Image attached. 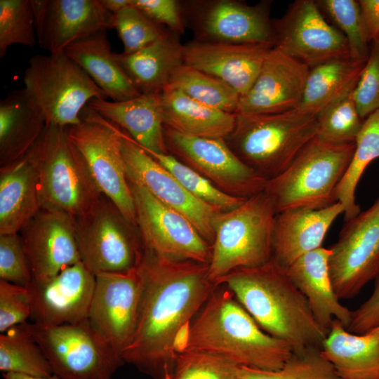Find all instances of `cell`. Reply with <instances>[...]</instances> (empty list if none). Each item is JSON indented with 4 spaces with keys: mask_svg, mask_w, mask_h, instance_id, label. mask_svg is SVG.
Returning a JSON list of instances; mask_svg holds the SVG:
<instances>
[{
    "mask_svg": "<svg viewBox=\"0 0 379 379\" xmlns=\"http://www.w3.org/2000/svg\"><path fill=\"white\" fill-rule=\"evenodd\" d=\"M144 289L136 328L125 363L153 379H166L192 319L218 285L208 264L169 261L146 249L137 265Z\"/></svg>",
    "mask_w": 379,
    "mask_h": 379,
    "instance_id": "cell-1",
    "label": "cell"
},
{
    "mask_svg": "<svg viewBox=\"0 0 379 379\" xmlns=\"http://www.w3.org/2000/svg\"><path fill=\"white\" fill-rule=\"evenodd\" d=\"M268 334L286 342L293 352L321 347L327 333L316 321L305 296L286 270L271 260L234 270L218 279Z\"/></svg>",
    "mask_w": 379,
    "mask_h": 379,
    "instance_id": "cell-2",
    "label": "cell"
},
{
    "mask_svg": "<svg viewBox=\"0 0 379 379\" xmlns=\"http://www.w3.org/2000/svg\"><path fill=\"white\" fill-rule=\"evenodd\" d=\"M183 350L263 371L280 369L293 352L286 342L264 331L225 285H218L189 326L178 351Z\"/></svg>",
    "mask_w": 379,
    "mask_h": 379,
    "instance_id": "cell-3",
    "label": "cell"
},
{
    "mask_svg": "<svg viewBox=\"0 0 379 379\" xmlns=\"http://www.w3.org/2000/svg\"><path fill=\"white\" fill-rule=\"evenodd\" d=\"M317 133V115L299 108L277 114H236L225 138L232 152L265 180L281 173Z\"/></svg>",
    "mask_w": 379,
    "mask_h": 379,
    "instance_id": "cell-4",
    "label": "cell"
},
{
    "mask_svg": "<svg viewBox=\"0 0 379 379\" xmlns=\"http://www.w3.org/2000/svg\"><path fill=\"white\" fill-rule=\"evenodd\" d=\"M354 143L335 144L315 136L281 173L267 181L264 192L276 213L320 209L337 202L335 192L350 163Z\"/></svg>",
    "mask_w": 379,
    "mask_h": 379,
    "instance_id": "cell-5",
    "label": "cell"
},
{
    "mask_svg": "<svg viewBox=\"0 0 379 379\" xmlns=\"http://www.w3.org/2000/svg\"><path fill=\"white\" fill-rule=\"evenodd\" d=\"M276 214L262 192L213 217L214 240L208 264V277L213 282L234 270L259 267L272 260Z\"/></svg>",
    "mask_w": 379,
    "mask_h": 379,
    "instance_id": "cell-6",
    "label": "cell"
},
{
    "mask_svg": "<svg viewBox=\"0 0 379 379\" xmlns=\"http://www.w3.org/2000/svg\"><path fill=\"white\" fill-rule=\"evenodd\" d=\"M29 152L37 170L42 208L77 217L99 200L102 194L67 127L46 126Z\"/></svg>",
    "mask_w": 379,
    "mask_h": 379,
    "instance_id": "cell-7",
    "label": "cell"
},
{
    "mask_svg": "<svg viewBox=\"0 0 379 379\" xmlns=\"http://www.w3.org/2000/svg\"><path fill=\"white\" fill-rule=\"evenodd\" d=\"M25 93L46 126L79 124L93 99H107L87 73L63 51L35 55L24 72Z\"/></svg>",
    "mask_w": 379,
    "mask_h": 379,
    "instance_id": "cell-8",
    "label": "cell"
},
{
    "mask_svg": "<svg viewBox=\"0 0 379 379\" xmlns=\"http://www.w3.org/2000/svg\"><path fill=\"white\" fill-rule=\"evenodd\" d=\"M74 220L81 260L95 275L137 267L145 250L138 227L107 197Z\"/></svg>",
    "mask_w": 379,
    "mask_h": 379,
    "instance_id": "cell-9",
    "label": "cell"
},
{
    "mask_svg": "<svg viewBox=\"0 0 379 379\" xmlns=\"http://www.w3.org/2000/svg\"><path fill=\"white\" fill-rule=\"evenodd\" d=\"M81 119L79 124L67 127L69 139L81 154L100 192L129 222L137 225L122 153L123 130L88 105L83 109Z\"/></svg>",
    "mask_w": 379,
    "mask_h": 379,
    "instance_id": "cell-10",
    "label": "cell"
},
{
    "mask_svg": "<svg viewBox=\"0 0 379 379\" xmlns=\"http://www.w3.org/2000/svg\"><path fill=\"white\" fill-rule=\"evenodd\" d=\"M27 326L60 379H112L125 362L88 321L56 326Z\"/></svg>",
    "mask_w": 379,
    "mask_h": 379,
    "instance_id": "cell-11",
    "label": "cell"
},
{
    "mask_svg": "<svg viewBox=\"0 0 379 379\" xmlns=\"http://www.w3.org/2000/svg\"><path fill=\"white\" fill-rule=\"evenodd\" d=\"M168 152L222 192L244 199L262 192L267 180L244 164L224 138L191 135L164 126Z\"/></svg>",
    "mask_w": 379,
    "mask_h": 379,
    "instance_id": "cell-12",
    "label": "cell"
},
{
    "mask_svg": "<svg viewBox=\"0 0 379 379\" xmlns=\"http://www.w3.org/2000/svg\"><path fill=\"white\" fill-rule=\"evenodd\" d=\"M145 249L161 259L209 264L211 246L182 214L128 182Z\"/></svg>",
    "mask_w": 379,
    "mask_h": 379,
    "instance_id": "cell-13",
    "label": "cell"
},
{
    "mask_svg": "<svg viewBox=\"0 0 379 379\" xmlns=\"http://www.w3.org/2000/svg\"><path fill=\"white\" fill-rule=\"evenodd\" d=\"M186 25L194 40L223 44H274L270 2L250 6L237 0L182 1Z\"/></svg>",
    "mask_w": 379,
    "mask_h": 379,
    "instance_id": "cell-14",
    "label": "cell"
},
{
    "mask_svg": "<svg viewBox=\"0 0 379 379\" xmlns=\"http://www.w3.org/2000/svg\"><path fill=\"white\" fill-rule=\"evenodd\" d=\"M329 248V273L338 298H354L379 272V198L346 221Z\"/></svg>",
    "mask_w": 379,
    "mask_h": 379,
    "instance_id": "cell-15",
    "label": "cell"
},
{
    "mask_svg": "<svg viewBox=\"0 0 379 379\" xmlns=\"http://www.w3.org/2000/svg\"><path fill=\"white\" fill-rule=\"evenodd\" d=\"M143 289L142 277L137 267L124 272L95 275L88 321L121 357L136 328Z\"/></svg>",
    "mask_w": 379,
    "mask_h": 379,
    "instance_id": "cell-16",
    "label": "cell"
},
{
    "mask_svg": "<svg viewBox=\"0 0 379 379\" xmlns=\"http://www.w3.org/2000/svg\"><path fill=\"white\" fill-rule=\"evenodd\" d=\"M272 25L274 46L310 68L350 57L345 37L326 21L315 1H294Z\"/></svg>",
    "mask_w": 379,
    "mask_h": 379,
    "instance_id": "cell-17",
    "label": "cell"
},
{
    "mask_svg": "<svg viewBox=\"0 0 379 379\" xmlns=\"http://www.w3.org/2000/svg\"><path fill=\"white\" fill-rule=\"evenodd\" d=\"M122 153L128 182L142 187L159 201L182 214L206 241L213 243L212 221L220 211L191 195L173 174L124 131Z\"/></svg>",
    "mask_w": 379,
    "mask_h": 379,
    "instance_id": "cell-18",
    "label": "cell"
},
{
    "mask_svg": "<svg viewBox=\"0 0 379 379\" xmlns=\"http://www.w3.org/2000/svg\"><path fill=\"white\" fill-rule=\"evenodd\" d=\"M95 286V275L81 261L55 276L33 280L27 286L32 323L56 326L88 321Z\"/></svg>",
    "mask_w": 379,
    "mask_h": 379,
    "instance_id": "cell-19",
    "label": "cell"
},
{
    "mask_svg": "<svg viewBox=\"0 0 379 379\" xmlns=\"http://www.w3.org/2000/svg\"><path fill=\"white\" fill-rule=\"evenodd\" d=\"M32 4L37 43L51 54L114 28V15L100 0H32Z\"/></svg>",
    "mask_w": 379,
    "mask_h": 379,
    "instance_id": "cell-20",
    "label": "cell"
},
{
    "mask_svg": "<svg viewBox=\"0 0 379 379\" xmlns=\"http://www.w3.org/2000/svg\"><path fill=\"white\" fill-rule=\"evenodd\" d=\"M18 234L33 280L48 279L81 261L74 217L67 213L41 208Z\"/></svg>",
    "mask_w": 379,
    "mask_h": 379,
    "instance_id": "cell-21",
    "label": "cell"
},
{
    "mask_svg": "<svg viewBox=\"0 0 379 379\" xmlns=\"http://www.w3.org/2000/svg\"><path fill=\"white\" fill-rule=\"evenodd\" d=\"M310 67L273 46L237 114H277L299 107Z\"/></svg>",
    "mask_w": 379,
    "mask_h": 379,
    "instance_id": "cell-22",
    "label": "cell"
},
{
    "mask_svg": "<svg viewBox=\"0 0 379 379\" xmlns=\"http://www.w3.org/2000/svg\"><path fill=\"white\" fill-rule=\"evenodd\" d=\"M272 43L223 44L192 40L183 44L184 64L211 74L244 95L256 80Z\"/></svg>",
    "mask_w": 379,
    "mask_h": 379,
    "instance_id": "cell-23",
    "label": "cell"
},
{
    "mask_svg": "<svg viewBox=\"0 0 379 379\" xmlns=\"http://www.w3.org/2000/svg\"><path fill=\"white\" fill-rule=\"evenodd\" d=\"M344 208L339 202L320 209L294 208L276 214L272 260L285 270L305 253L321 247Z\"/></svg>",
    "mask_w": 379,
    "mask_h": 379,
    "instance_id": "cell-24",
    "label": "cell"
},
{
    "mask_svg": "<svg viewBox=\"0 0 379 379\" xmlns=\"http://www.w3.org/2000/svg\"><path fill=\"white\" fill-rule=\"evenodd\" d=\"M330 248L322 246L304 254L286 270L295 286L307 298L313 315L328 334L334 319L347 329L352 311L340 302L331 280Z\"/></svg>",
    "mask_w": 379,
    "mask_h": 379,
    "instance_id": "cell-25",
    "label": "cell"
},
{
    "mask_svg": "<svg viewBox=\"0 0 379 379\" xmlns=\"http://www.w3.org/2000/svg\"><path fill=\"white\" fill-rule=\"evenodd\" d=\"M160 93L140 94L124 101L95 98L88 106L122 129L145 151L168 154Z\"/></svg>",
    "mask_w": 379,
    "mask_h": 379,
    "instance_id": "cell-26",
    "label": "cell"
},
{
    "mask_svg": "<svg viewBox=\"0 0 379 379\" xmlns=\"http://www.w3.org/2000/svg\"><path fill=\"white\" fill-rule=\"evenodd\" d=\"M41 208L37 170L29 151L0 167V234L19 233Z\"/></svg>",
    "mask_w": 379,
    "mask_h": 379,
    "instance_id": "cell-27",
    "label": "cell"
},
{
    "mask_svg": "<svg viewBox=\"0 0 379 379\" xmlns=\"http://www.w3.org/2000/svg\"><path fill=\"white\" fill-rule=\"evenodd\" d=\"M180 36L168 30L160 39L133 53H117L119 63L141 94L159 93L184 64Z\"/></svg>",
    "mask_w": 379,
    "mask_h": 379,
    "instance_id": "cell-28",
    "label": "cell"
},
{
    "mask_svg": "<svg viewBox=\"0 0 379 379\" xmlns=\"http://www.w3.org/2000/svg\"><path fill=\"white\" fill-rule=\"evenodd\" d=\"M65 52L112 101H124L141 94L112 52L106 32L76 41Z\"/></svg>",
    "mask_w": 379,
    "mask_h": 379,
    "instance_id": "cell-29",
    "label": "cell"
},
{
    "mask_svg": "<svg viewBox=\"0 0 379 379\" xmlns=\"http://www.w3.org/2000/svg\"><path fill=\"white\" fill-rule=\"evenodd\" d=\"M322 352L341 379H379V335H357L334 319Z\"/></svg>",
    "mask_w": 379,
    "mask_h": 379,
    "instance_id": "cell-30",
    "label": "cell"
},
{
    "mask_svg": "<svg viewBox=\"0 0 379 379\" xmlns=\"http://www.w3.org/2000/svg\"><path fill=\"white\" fill-rule=\"evenodd\" d=\"M46 127L42 115L29 100L24 88L0 101V166L25 156Z\"/></svg>",
    "mask_w": 379,
    "mask_h": 379,
    "instance_id": "cell-31",
    "label": "cell"
},
{
    "mask_svg": "<svg viewBox=\"0 0 379 379\" xmlns=\"http://www.w3.org/2000/svg\"><path fill=\"white\" fill-rule=\"evenodd\" d=\"M160 100L165 126L191 135L224 139L234 129L236 114L204 105L178 89L167 86Z\"/></svg>",
    "mask_w": 379,
    "mask_h": 379,
    "instance_id": "cell-32",
    "label": "cell"
},
{
    "mask_svg": "<svg viewBox=\"0 0 379 379\" xmlns=\"http://www.w3.org/2000/svg\"><path fill=\"white\" fill-rule=\"evenodd\" d=\"M366 62L335 58L310 69L299 109L317 115L354 91Z\"/></svg>",
    "mask_w": 379,
    "mask_h": 379,
    "instance_id": "cell-33",
    "label": "cell"
},
{
    "mask_svg": "<svg viewBox=\"0 0 379 379\" xmlns=\"http://www.w3.org/2000/svg\"><path fill=\"white\" fill-rule=\"evenodd\" d=\"M379 158V109L371 114L363 123L355 140V148L345 175L339 182L336 201L344 208L345 220L361 211L355 201L357 185L367 166Z\"/></svg>",
    "mask_w": 379,
    "mask_h": 379,
    "instance_id": "cell-34",
    "label": "cell"
},
{
    "mask_svg": "<svg viewBox=\"0 0 379 379\" xmlns=\"http://www.w3.org/2000/svg\"><path fill=\"white\" fill-rule=\"evenodd\" d=\"M0 370L36 377L53 374L43 350L27 322L15 325L0 335Z\"/></svg>",
    "mask_w": 379,
    "mask_h": 379,
    "instance_id": "cell-35",
    "label": "cell"
},
{
    "mask_svg": "<svg viewBox=\"0 0 379 379\" xmlns=\"http://www.w3.org/2000/svg\"><path fill=\"white\" fill-rule=\"evenodd\" d=\"M168 86L176 88L207 107L231 114L238 112L240 95L220 79L183 64Z\"/></svg>",
    "mask_w": 379,
    "mask_h": 379,
    "instance_id": "cell-36",
    "label": "cell"
},
{
    "mask_svg": "<svg viewBox=\"0 0 379 379\" xmlns=\"http://www.w3.org/2000/svg\"><path fill=\"white\" fill-rule=\"evenodd\" d=\"M240 379H341L326 359L321 347H310L300 353L293 352L277 371H263L241 366Z\"/></svg>",
    "mask_w": 379,
    "mask_h": 379,
    "instance_id": "cell-37",
    "label": "cell"
},
{
    "mask_svg": "<svg viewBox=\"0 0 379 379\" xmlns=\"http://www.w3.org/2000/svg\"><path fill=\"white\" fill-rule=\"evenodd\" d=\"M147 152L173 174L191 195L220 212L232 210L246 199L222 192L208 179L169 153Z\"/></svg>",
    "mask_w": 379,
    "mask_h": 379,
    "instance_id": "cell-38",
    "label": "cell"
},
{
    "mask_svg": "<svg viewBox=\"0 0 379 379\" xmlns=\"http://www.w3.org/2000/svg\"><path fill=\"white\" fill-rule=\"evenodd\" d=\"M319 9L345 37L349 54L354 61L367 60L370 48L360 6L355 0L315 1Z\"/></svg>",
    "mask_w": 379,
    "mask_h": 379,
    "instance_id": "cell-39",
    "label": "cell"
},
{
    "mask_svg": "<svg viewBox=\"0 0 379 379\" xmlns=\"http://www.w3.org/2000/svg\"><path fill=\"white\" fill-rule=\"evenodd\" d=\"M241 366L219 354L180 350L166 379H240Z\"/></svg>",
    "mask_w": 379,
    "mask_h": 379,
    "instance_id": "cell-40",
    "label": "cell"
},
{
    "mask_svg": "<svg viewBox=\"0 0 379 379\" xmlns=\"http://www.w3.org/2000/svg\"><path fill=\"white\" fill-rule=\"evenodd\" d=\"M350 92L317 114V137L335 144L354 143L362 127Z\"/></svg>",
    "mask_w": 379,
    "mask_h": 379,
    "instance_id": "cell-41",
    "label": "cell"
},
{
    "mask_svg": "<svg viewBox=\"0 0 379 379\" xmlns=\"http://www.w3.org/2000/svg\"><path fill=\"white\" fill-rule=\"evenodd\" d=\"M36 44L32 0H0V58L12 45Z\"/></svg>",
    "mask_w": 379,
    "mask_h": 379,
    "instance_id": "cell-42",
    "label": "cell"
},
{
    "mask_svg": "<svg viewBox=\"0 0 379 379\" xmlns=\"http://www.w3.org/2000/svg\"><path fill=\"white\" fill-rule=\"evenodd\" d=\"M114 28L124 44V53H133L162 37L168 30L132 4L114 14Z\"/></svg>",
    "mask_w": 379,
    "mask_h": 379,
    "instance_id": "cell-43",
    "label": "cell"
},
{
    "mask_svg": "<svg viewBox=\"0 0 379 379\" xmlns=\"http://www.w3.org/2000/svg\"><path fill=\"white\" fill-rule=\"evenodd\" d=\"M361 119L379 109V39L371 42L365 66L352 92Z\"/></svg>",
    "mask_w": 379,
    "mask_h": 379,
    "instance_id": "cell-44",
    "label": "cell"
},
{
    "mask_svg": "<svg viewBox=\"0 0 379 379\" xmlns=\"http://www.w3.org/2000/svg\"><path fill=\"white\" fill-rule=\"evenodd\" d=\"M0 279L25 287L32 281L18 233L0 234Z\"/></svg>",
    "mask_w": 379,
    "mask_h": 379,
    "instance_id": "cell-45",
    "label": "cell"
},
{
    "mask_svg": "<svg viewBox=\"0 0 379 379\" xmlns=\"http://www.w3.org/2000/svg\"><path fill=\"white\" fill-rule=\"evenodd\" d=\"M31 315V297L27 287L0 279V332L27 322Z\"/></svg>",
    "mask_w": 379,
    "mask_h": 379,
    "instance_id": "cell-46",
    "label": "cell"
},
{
    "mask_svg": "<svg viewBox=\"0 0 379 379\" xmlns=\"http://www.w3.org/2000/svg\"><path fill=\"white\" fill-rule=\"evenodd\" d=\"M133 4L151 20L181 35L187 27L182 1L177 0H133Z\"/></svg>",
    "mask_w": 379,
    "mask_h": 379,
    "instance_id": "cell-47",
    "label": "cell"
},
{
    "mask_svg": "<svg viewBox=\"0 0 379 379\" xmlns=\"http://www.w3.org/2000/svg\"><path fill=\"white\" fill-rule=\"evenodd\" d=\"M374 279V288L370 297L352 311L347 330L352 333L364 335L379 326V272Z\"/></svg>",
    "mask_w": 379,
    "mask_h": 379,
    "instance_id": "cell-48",
    "label": "cell"
},
{
    "mask_svg": "<svg viewBox=\"0 0 379 379\" xmlns=\"http://www.w3.org/2000/svg\"><path fill=\"white\" fill-rule=\"evenodd\" d=\"M369 42L379 39V0L358 1Z\"/></svg>",
    "mask_w": 379,
    "mask_h": 379,
    "instance_id": "cell-49",
    "label": "cell"
},
{
    "mask_svg": "<svg viewBox=\"0 0 379 379\" xmlns=\"http://www.w3.org/2000/svg\"><path fill=\"white\" fill-rule=\"evenodd\" d=\"M102 6L112 14H115L132 4L133 0H100Z\"/></svg>",
    "mask_w": 379,
    "mask_h": 379,
    "instance_id": "cell-50",
    "label": "cell"
},
{
    "mask_svg": "<svg viewBox=\"0 0 379 379\" xmlns=\"http://www.w3.org/2000/svg\"><path fill=\"white\" fill-rule=\"evenodd\" d=\"M3 376L5 379H60L55 374L48 377H36L18 373H4Z\"/></svg>",
    "mask_w": 379,
    "mask_h": 379,
    "instance_id": "cell-51",
    "label": "cell"
},
{
    "mask_svg": "<svg viewBox=\"0 0 379 379\" xmlns=\"http://www.w3.org/2000/svg\"><path fill=\"white\" fill-rule=\"evenodd\" d=\"M371 332H373V333L377 334L378 335H379V326L375 328V329H373Z\"/></svg>",
    "mask_w": 379,
    "mask_h": 379,
    "instance_id": "cell-52",
    "label": "cell"
}]
</instances>
